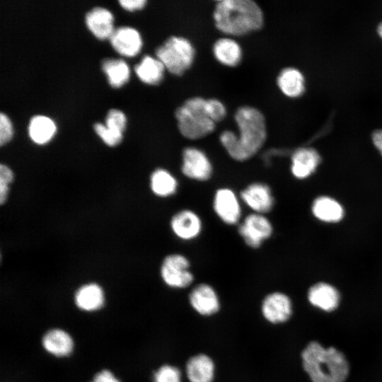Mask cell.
<instances>
[{"mask_svg": "<svg viewBox=\"0 0 382 382\" xmlns=\"http://www.w3.org/2000/svg\"><path fill=\"white\" fill-rule=\"evenodd\" d=\"M234 120L238 134L226 130L221 134L220 141L232 158L245 161L255 155L265 142V119L257 108L243 106L236 112Z\"/></svg>", "mask_w": 382, "mask_h": 382, "instance_id": "cell-1", "label": "cell"}, {"mask_svg": "<svg viewBox=\"0 0 382 382\" xmlns=\"http://www.w3.org/2000/svg\"><path fill=\"white\" fill-rule=\"evenodd\" d=\"M216 28L230 35H244L260 29L264 16L258 4L252 0H221L214 11Z\"/></svg>", "mask_w": 382, "mask_h": 382, "instance_id": "cell-2", "label": "cell"}, {"mask_svg": "<svg viewBox=\"0 0 382 382\" xmlns=\"http://www.w3.org/2000/svg\"><path fill=\"white\" fill-rule=\"evenodd\" d=\"M303 366L313 382H344L349 374L345 355L335 347L310 342L301 354Z\"/></svg>", "mask_w": 382, "mask_h": 382, "instance_id": "cell-3", "label": "cell"}, {"mask_svg": "<svg viewBox=\"0 0 382 382\" xmlns=\"http://www.w3.org/2000/svg\"><path fill=\"white\" fill-rule=\"evenodd\" d=\"M206 99L194 97L187 99L175 111L178 127L189 139H199L211 134L215 122L209 117L205 107Z\"/></svg>", "mask_w": 382, "mask_h": 382, "instance_id": "cell-4", "label": "cell"}, {"mask_svg": "<svg viewBox=\"0 0 382 382\" xmlns=\"http://www.w3.org/2000/svg\"><path fill=\"white\" fill-rule=\"evenodd\" d=\"M156 55L166 69L174 75L181 76L191 66L195 49L187 39L172 36L156 50Z\"/></svg>", "mask_w": 382, "mask_h": 382, "instance_id": "cell-5", "label": "cell"}, {"mask_svg": "<svg viewBox=\"0 0 382 382\" xmlns=\"http://www.w3.org/2000/svg\"><path fill=\"white\" fill-rule=\"evenodd\" d=\"M190 262L182 254H171L165 257L161 274L164 282L173 288H185L193 282L194 277L190 270Z\"/></svg>", "mask_w": 382, "mask_h": 382, "instance_id": "cell-6", "label": "cell"}, {"mask_svg": "<svg viewBox=\"0 0 382 382\" xmlns=\"http://www.w3.org/2000/svg\"><path fill=\"white\" fill-rule=\"evenodd\" d=\"M272 225L264 215L253 213L248 215L238 227V233L245 244L258 248L272 233Z\"/></svg>", "mask_w": 382, "mask_h": 382, "instance_id": "cell-7", "label": "cell"}, {"mask_svg": "<svg viewBox=\"0 0 382 382\" xmlns=\"http://www.w3.org/2000/svg\"><path fill=\"white\" fill-rule=\"evenodd\" d=\"M181 170L190 179L206 181L212 177L213 168L209 158L202 151L188 147L183 151Z\"/></svg>", "mask_w": 382, "mask_h": 382, "instance_id": "cell-8", "label": "cell"}, {"mask_svg": "<svg viewBox=\"0 0 382 382\" xmlns=\"http://www.w3.org/2000/svg\"><path fill=\"white\" fill-rule=\"evenodd\" d=\"M213 208L217 216L226 224L234 225L240 220V202L236 193L230 188L222 187L216 191Z\"/></svg>", "mask_w": 382, "mask_h": 382, "instance_id": "cell-9", "label": "cell"}, {"mask_svg": "<svg viewBox=\"0 0 382 382\" xmlns=\"http://www.w3.org/2000/svg\"><path fill=\"white\" fill-rule=\"evenodd\" d=\"M241 198L255 213L264 214L270 212L274 197L270 187L262 183H253L241 192Z\"/></svg>", "mask_w": 382, "mask_h": 382, "instance_id": "cell-10", "label": "cell"}, {"mask_svg": "<svg viewBox=\"0 0 382 382\" xmlns=\"http://www.w3.org/2000/svg\"><path fill=\"white\" fill-rule=\"evenodd\" d=\"M170 228L178 238L190 241L199 235L202 224L201 219L195 212L183 209L173 215L170 220Z\"/></svg>", "mask_w": 382, "mask_h": 382, "instance_id": "cell-11", "label": "cell"}, {"mask_svg": "<svg viewBox=\"0 0 382 382\" xmlns=\"http://www.w3.org/2000/svg\"><path fill=\"white\" fill-rule=\"evenodd\" d=\"M109 40L112 47L118 53L128 57L137 54L142 45L139 32L133 28L127 26L114 29Z\"/></svg>", "mask_w": 382, "mask_h": 382, "instance_id": "cell-12", "label": "cell"}, {"mask_svg": "<svg viewBox=\"0 0 382 382\" xmlns=\"http://www.w3.org/2000/svg\"><path fill=\"white\" fill-rule=\"evenodd\" d=\"M291 302L283 293L274 292L267 295L262 304L264 317L270 323H280L287 320L291 314Z\"/></svg>", "mask_w": 382, "mask_h": 382, "instance_id": "cell-13", "label": "cell"}, {"mask_svg": "<svg viewBox=\"0 0 382 382\" xmlns=\"http://www.w3.org/2000/svg\"><path fill=\"white\" fill-rule=\"evenodd\" d=\"M189 300L192 308L201 315H212L219 308L216 291L207 284H200L195 286L190 294Z\"/></svg>", "mask_w": 382, "mask_h": 382, "instance_id": "cell-14", "label": "cell"}, {"mask_svg": "<svg viewBox=\"0 0 382 382\" xmlns=\"http://www.w3.org/2000/svg\"><path fill=\"white\" fill-rule=\"evenodd\" d=\"M320 161V155L316 149L311 147L298 149L291 156V173L296 178H306L316 170Z\"/></svg>", "mask_w": 382, "mask_h": 382, "instance_id": "cell-15", "label": "cell"}, {"mask_svg": "<svg viewBox=\"0 0 382 382\" xmlns=\"http://www.w3.org/2000/svg\"><path fill=\"white\" fill-rule=\"evenodd\" d=\"M85 22L91 32L99 39L109 37L114 30L112 14L102 7H94L88 11Z\"/></svg>", "mask_w": 382, "mask_h": 382, "instance_id": "cell-16", "label": "cell"}, {"mask_svg": "<svg viewBox=\"0 0 382 382\" xmlns=\"http://www.w3.org/2000/svg\"><path fill=\"white\" fill-rule=\"evenodd\" d=\"M308 298L312 305L325 311L335 310L340 301L337 289L330 284L322 282L310 288Z\"/></svg>", "mask_w": 382, "mask_h": 382, "instance_id": "cell-17", "label": "cell"}, {"mask_svg": "<svg viewBox=\"0 0 382 382\" xmlns=\"http://www.w3.org/2000/svg\"><path fill=\"white\" fill-rule=\"evenodd\" d=\"M277 86L284 95L295 98L304 93L306 81L300 70L294 67H287L279 73Z\"/></svg>", "mask_w": 382, "mask_h": 382, "instance_id": "cell-18", "label": "cell"}, {"mask_svg": "<svg viewBox=\"0 0 382 382\" xmlns=\"http://www.w3.org/2000/svg\"><path fill=\"white\" fill-rule=\"evenodd\" d=\"M190 382H212L214 378L213 361L205 354H198L189 359L186 366Z\"/></svg>", "mask_w": 382, "mask_h": 382, "instance_id": "cell-19", "label": "cell"}, {"mask_svg": "<svg viewBox=\"0 0 382 382\" xmlns=\"http://www.w3.org/2000/svg\"><path fill=\"white\" fill-rule=\"evenodd\" d=\"M215 58L222 64L235 66L239 64L242 57V50L235 40L224 37L216 41L213 46Z\"/></svg>", "mask_w": 382, "mask_h": 382, "instance_id": "cell-20", "label": "cell"}, {"mask_svg": "<svg viewBox=\"0 0 382 382\" xmlns=\"http://www.w3.org/2000/svg\"><path fill=\"white\" fill-rule=\"evenodd\" d=\"M165 66L157 58L145 55L140 62L134 66V71L144 83L155 85L163 79Z\"/></svg>", "mask_w": 382, "mask_h": 382, "instance_id": "cell-21", "label": "cell"}, {"mask_svg": "<svg viewBox=\"0 0 382 382\" xmlns=\"http://www.w3.org/2000/svg\"><path fill=\"white\" fill-rule=\"evenodd\" d=\"M42 345L47 352L58 357L69 355L74 345L70 335L59 329L47 332L42 339Z\"/></svg>", "mask_w": 382, "mask_h": 382, "instance_id": "cell-22", "label": "cell"}, {"mask_svg": "<svg viewBox=\"0 0 382 382\" xmlns=\"http://www.w3.org/2000/svg\"><path fill=\"white\" fill-rule=\"evenodd\" d=\"M75 301L77 306L82 310H97L102 307L104 303L103 289L96 284H86L76 293Z\"/></svg>", "mask_w": 382, "mask_h": 382, "instance_id": "cell-23", "label": "cell"}, {"mask_svg": "<svg viewBox=\"0 0 382 382\" xmlns=\"http://www.w3.org/2000/svg\"><path fill=\"white\" fill-rule=\"evenodd\" d=\"M28 131L33 142L43 144L53 137L56 126L50 118L44 115H35L29 121Z\"/></svg>", "mask_w": 382, "mask_h": 382, "instance_id": "cell-24", "label": "cell"}, {"mask_svg": "<svg viewBox=\"0 0 382 382\" xmlns=\"http://www.w3.org/2000/svg\"><path fill=\"white\" fill-rule=\"evenodd\" d=\"M314 216L325 222H337L341 220L344 211L339 202L331 197L317 198L312 206Z\"/></svg>", "mask_w": 382, "mask_h": 382, "instance_id": "cell-25", "label": "cell"}, {"mask_svg": "<svg viewBox=\"0 0 382 382\" xmlns=\"http://www.w3.org/2000/svg\"><path fill=\"white\" fill-rule=\"evenodd\" d=\"M152 192L158 197H166L174 195L178 189L177 179L168 170L156 169L151 175Z\"/></svg>", "mask_w": 382, "mask_h": 382, "instance_id": "cell-26", "label": "cell"}, {"mask_svg": "<svg viewBox=\"0 0 382 382\" xmlns=\"http://www.w3.org/2000/svg\"><path fill=\"white\" fill-rule=\"evenodd\" d=\"M101 67L107 76L108 83L112 87L121 86L129 79L128 65L121 59H105L102 62Z\"/></svg>", "mask_w": 382, "mask_h": 382, "instance_id": "cell-27", "label": "cell"}, {"mask_svg": "<svg viewBox=\"0 0 382 382\" xmlns=\"http://www.w3.org/2000/svg\"><path fill=\"white\" fill-rule=\"evenodd\" d=\"M96 134L107 145L113 146L119 144L122 139L121 132H115L108 128L105 125L96 122L93 125Z\"/></svg>", "mask_w": 382, "mask_h": 382, "instance_id": "cell-28", "label": "cell"}, {"mask_svg": "<svg viewBox=\"0 0 382 382\" xmlns=\"http://www.w3.org/2000/svg\"><path fill=\"white\" fill-rule=\"evenodd\" d=\"M154 382H181V374L177 367L164 365L154 374Z\"/></svg>", "mask_w": 382, "mask_h": 382, "instance_id": "cell-29", "label": "cell"}, {"mask_svg": "<svg viewBox=\"0 0 382 382\" xmlns=\"http://www.w3.org/2000/svg\"><path fill=\"white\" fill-rule=\"evenodd\" d=\"M105 121L108 128L122 133L125 127L126 118L122 111L110 109L107 112Z\"/></svg>", "mask_w": 382, "mask_h": 382, "instance_id": "cell-30", "label": "cell"}, {"mask_svg": "<svg viewBox=\"0 0 382 382\" xmlns=\"http://www.w3.org/2000/svg\"><path fill=\"white\" fill-rule=\"evenodd\" d=\"M205 107L208 115L215 123L222 120L226 115L225 106L219 100L214 98L206 100Z\"/></svg>", "mask_w": 382, "mask_h": 382, "instance_id": "cell-31", "label": "cell"}, {"mask_svg": "<svg viewBox=\"0 0 382 382\" xmlns=\"http://www.w3.org/2000/svg\"><path fill=\"white\" fill-rule=\"evenodd\" d=\"M13 179L12 170L6 166H0V202L3 204L7 198L8 193V185Z\"/></svg>", "mask_w": 382, "mask_h": 382, "instance_id": "cell-32", "label": "cell"}, {"mask_svg": "<svg viewBox=\"0 0 382 382\" xmlns=\"http://www.w3.org/2000/svg\"><path fill=\"white\" fill-rule=\"evenodd\" d=\"M12 136V126L8 117L0 112V145L9 141Z\"/></svg>", "mask_w": 382, "mask_h": 382, "instance_id": "cell-33", "label": "cell"}, {"mask_svg": "<svg viewBox=\"0 0 382 382\" xmlns=\"http://www.w3.org/2000/svg\"><path fill=\"white\" fill-rule=\"evenodd\" d=\"M118 2L124 8L132 11L141 8L146 1L145 0H120Z\"/></svg>", "mask_w": 382, "mask_h": 382, "instance_id": "cell-34", "label": "cell"}, {"mask_svg": "<svg viewBox=\"0 0 382 382\" xmlns=\"http://www.w3.org/2000/svg\"><path fill=\"white\" fill-rule=\"evenodd\" d=\"M92 382H120L108 370H103L98 373Z\"/></svg>", "mask_w": 382, "mask_h": 382, "instance_id": "cell-35", "label": "cell"}, {"mask_svg": "<svg viewBox=\"0 0 382 382\" xmlns=\"http://www.w3.org/2000/svg\"><path fill=\"white\" fill-rule=\"evenodd\" d=\"M371 138L374 145L382 156V128L375 130Z\"/></svg>", "mask_w": 382, "mask_h": 382, "instance_id": "cell-36", "label": "cell"}, {"mask_svg": "<svg viewBox=\"0 0 382 382\" xmlns=\"http://www.w3.org/2000/svg\"><path fill=\"white\" fill-rule=\"evenodd\" d=\"M376 32L379 37L382 40V21L378 23L376 28Z\"/></svg>", "mask_w": 382, "mask_h": 382, "instance_id": "cell-37", "label": "cell"}]
</instances>
